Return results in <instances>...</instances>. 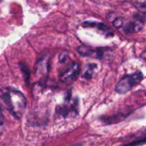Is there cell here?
<instances>
[{
	"label": "cell",
	"instance_id": "1",
	"mask_svg": "<svg viewBox=\"0 0 146 146\" xmlns=\"http://www.w3.org/2000/svg\"><path fill=\"white\" fill-rule=\"evenodd\" d=\"M0 100L15 118H21L27 107V100L22 93L9 88H4L0 91Z\"/></svg>",
	"mask_w": 146,
	"mask_h": 146
},
{
	"label": "cell",
	"instance_id": "2",
	"mask_svg": "<svg viewBox=\"0 0 146 146\" xmlns=\"http://www.w3.org/2000/svg\"><path fill=\"white\" fill-rule=\"evenodd\" d=\"M143 78V75L141 71H136L132 74L125 75L119 80L115 86V91L121 94H125L140 84Z\"/></svg>",
	"mask_w": 146,
	"mask_h": 146
},
{
	"label": "cell",
	"instance_id": "3",
	"mask_svg": "<svg viewBox=\"0 0 146 146\" xmlns=\"http://www.w3.org/2000/svg\"><path fill=\"white\" fill-rule=\"evenodd\" d=\"M79 74V65L76 62H71L62 70L60 74V79L66 84H71L76 80Z\"/></svg>",
	"mask_w": 146,
	"mask_h": 146
},
{
	"label": "cell",
	"instance_id": "4",
	"mask_svg": "<svg viewBox=\"0 0 146 146\" xmlns=\"http://www.w3.org/2000/svg\"><path fill=\"white\" fill-rule=\"evenodd\" d=\"M77 51L82 56L89 57L92 58L102 59L108 54L110 49L108 48H93L86 46H81L77 48Z\"/></svg>",
	"mask_w": 146,
	"mask_h": 146
},
{
	"label": "cell",
	"instance_id": "5",
	"mask_svg": "<svg viewBox=\"0 0 146 146\" xmlns=\"http://www.w3.org/2000/svg\"><path fill=\"white\" fill-rule=\"evenodd\" d=\"M144 23H145V16L143 14H136L131 21L124 22L122 27L126 34L136 33L142 29Z\"/></svg>",
	"mask_w": 146,
	"mask_h": 146
},
{
	"label": "cell",
	"instance_id": "6",
	"mask_svg": "<svg viewBox=\"0 0 146 146\" xmlns=\"http://www.w3.org/2000/svg\"><path fill=\"white\" fill-rule=\"evenodd\" d=\"M48 72V61L46 58L38 60L35 66L34 75L38 80H44L46 78Z\"/></svg>",
	"mask_w": 146,
	"mask_h": 146
},
{
	"label": "cell",
	"instance_id": "7",
	"mask_svg": "<svg viewBox=\"0 0 146 146\" xmlns=\"http://www.w3.org/2000/svg\"><path fill=\"white\" fill-rule=\"evenodd\" d=\"M82 26L86 28H95L97 29L99 31H102L104 34H106L108 36H113V33L112 30L108 27V26L106 25L105 24L101 22H98V21H86L85 22H84L82 24Z\"/></svg>",
	"mask_w": 146,
	"mask_h": 146
},
{
	"label": "cell",
	"instance_id": "8",
	"mask_svg": "<svg viewBox=\"0 0 146 146\" xmlns=\"http://www.w3.org/2000/svg\"><path fill=\"white\" fill-rule=\"evenodd\" d=\"M56 113L63 117L69 116L70 115H74L76 113V111L74 110V106L69 104H64V105L57 106Z\"/></svg>",
	"mask_w": 146,
	"mask_h": 146
},
{
	"label": "cell",
	"instance_id": "9",
	"mask_svg": "<svg viewBox=\"0 0 146 146\" xmlns=\"http://www.w3.org/2000/svg\"><path fill=\"white\" fill-rule=\"evenodd\" d=\"M96 68V64H88V66H86V68L84 69V72H83L82 76L83 78H85L86 79H90L92 77L93 74L94 72V70Z\"/></svg>",
	"mask_w": 146,
	"mask_h": 146
},
{
	"label": "cell",
	"instance_id": "10",
	"mask_svg": "<svg viewBox=\"0 0 146 146\" xmlns=\"http://www.w3.org/2000/svg\"><path fill=\"white\" fill-rule=\"evenodd\" d=\"M131 1L136 7L146 8V0H131Z\"/></svg>",
	"mask_w": 146,
	"mask_h": 146
},
{
	"label": "cell",
	"instance_id": "11",
	"mask_svg": "<svg viewBox=\"0 0 146 146\" xmlns=\"http://www.w3.org/2000/svg\"><path fill=\"white\" fill-rule=\"evenodd\" d=\"M21 71H22V72L24 73V77L26 78V80L27 79H29V76H30V71L29 70V68H27V66H24V64H22V65H21Z\"/></svg>",
	"mask_w": 146,
	"mask_h": 146
},
{
	"label": "cell",
	"instance_id": "12",
	"mask_svg": "<svg viewBox=\"0 0 146 146\" xmlns=\"http://www.w3.org/2000/svg\"><path fill=\"white\" fill-rule=\"evenodd\" d=\"M3 128H4V117H3L2 111H1V107H0V136L2 133Z\"/></svg>",
	"mask_w": 146,
	"mask_h": 146
},
{
	"label": "cell",
	"instance_id": "13",
	"mask_svg": "<svg viewBox=\"0 0 146 146\" xmlns=\"http://www.w3.org/2000/svg\"><path fill=\"white\" fill-rule=\"evenodd\" d=\"M141 58L146 61V51H143V52L141 54Z\"/></svg>",
	"mask_w": 146,
	"mask_h": 146
}]
</instances>
